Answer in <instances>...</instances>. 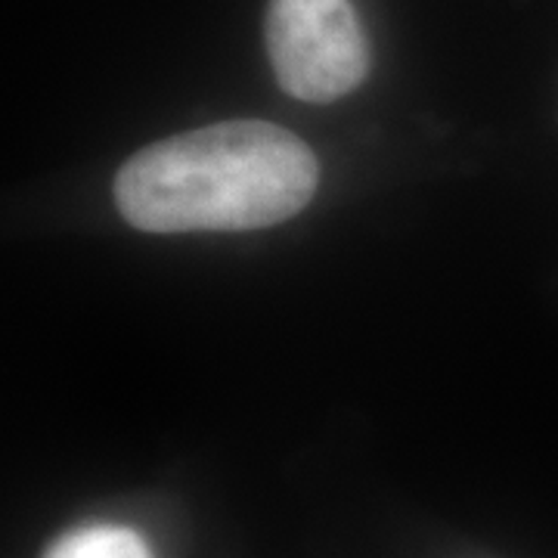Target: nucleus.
<instances>
[{"label": "nucleus", "mask_w": 558, "mask_h": 558, "mask_svg": "<svg viewBox=\"0 0 558 558\" xmlns=\"http://www.w3.org/2000/svg\"><path fill=\"white\" fill-rule=\"evenodd\" d=\"M319 161L270 121H220L149 143L116 174L121 218L143 233L260 230L314 199Z\"/></svg>", "instance_id": "nucleus-1"}, {"label": "nucleus", "mask_w": 558, "mask_h": 558, "mask_svg": "<svg viewBox=\"0 0 558 558\" xmlns=\"http://www.w3.org/2000/svg\"><path fill=\"white\" fill-rule=\"evenodd\" d=\"M264 44L279 87L304 102L348 97L373 62L351 0H267Z\"/></svg>", "instance_id": "nucleus-2"}, {"label": "nucleus", "mask_w": 558, "mask_h": 558, "mask_svg": "<svg viewBox=\"0 0 558 558\" xmlns=\"http://www.w3.org/2000/svg\"><path fill=\"white\" fill-rule=\"evenodd\" d=\"M44 558H153V553L124 524H84L53 539Z\"/></svg>", "instance_id": "nucleus-3"}]
</instances>
